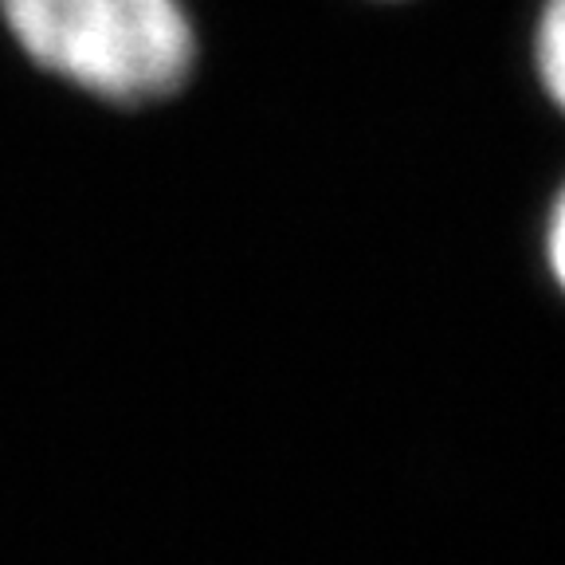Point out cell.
Listing matches in <instances>:
<instances>
[{
	"label": "cell",
	"mask_w": 565,
	"mask_h": 565,
	"mask_svg": "<svg viewBox=\"0 0 565 565\" xmlns=\"http://www.w3.org/2000/svg\"><path fill=\"white\" fill-rule=\"evenodd\" d=\"M24 52L83 90L141 103L193 71V28L177 0H4Z\"/></svg>",
	"instance_id": "6da1fadb"
},
{
	"label": "cell",
	"mask_w": 565,
	"mask_h": 565,
	"mask_svg": "<svg viewBox=\"0 0 565 565\" xmlns=\"http://www.w3.org/2000/svg\"><path fill=\"white\" fill-rule=\"evenodd\" d=\"M539 75L565 110V0H546L539 20Z\"/></svg>",
	"instance_id": "7a4b0ae2"
},
{
	"label": "cell",
	"mask_w": 565,
	"mask_h": 565,
	"mask_svg": "<svg viewBox=\"0 0 565 565\" xmlns=\"http://www.w3.org/2000/svg\"><path fill=\"white\" fill-rule=\"evenodd\" d=\"M546 252H550V267H554V279L562 282V291H565V189H562V196H557L554 212H550Z\"/></svg>",
	"instance_id": "3957f363"
}]
</instances>
